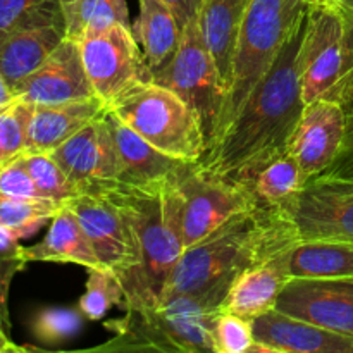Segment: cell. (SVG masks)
<instances>
[{
	"label": "cell",
	"instance_id": "obj_1",
	"mask_svg": "<svg viewBox=\"0 0 353 353\" xmlns=\"http://www.w3.org/2000/svg\"><path fill=\"white\" fill-rule=\"evenodd\" d=\"M303 28L305 21L233 123L195 162L200 169L243 185L265 164L288 154L290 138L303 110L299 76Z\"/></svg>",
	"mask_w": 353,
	"mask_h": 353
},
{
	"label": "cell",
	"instance_id": "obj_2",
	"mask_svg": "<svg viewBox=\"0 0 353 353\" xmlns=\"http://www.w3.org/2000/svg\"><path fill=\"white\" fill-rule=\"evenodd\" d=\"M299 240L285 210L257 207L185 248L162 300L193 295L223 305L228 290L247 268Z\"/></svg>",
	"mask_w": 353,
	"mask_h": 353
},
{
	"label": "cell",
	"instance_id": "obj_3",
	"mask_svg": "<svg viewBox=\"0 0 353 353\" xmlns=\"http://www.w3.org/2000/svg\"><path fill=\"white\" fill-rule=\"evenodd\" d=\"M176 179L162 188L138 190L119 185L107 193L126 212L138 247V265L121 278L126 295L124 309L159 305L185 250L179 233Z\"/></svg>",
	"mask_w": 353,
	"mask_h": 353
},
{
	"label": "cell",
	"instance_id": "obj_4",
	"mask_svg": "<svg viewBox=\"0 0 353 353\" xmlns=\"http://www.w3.org/2000/svg\"><path fill=\"white\" fill-rule=\"evenodd\" d=\"M221 307L210 300L179 295L147 309H124V316L107 321L112 340L102 352L216 353L214 324Z\"/></svg>",
	"mask_w": 353,
	"mask_h": 353
},
{
	"label": "cell",
	"instance_id": "obj_5",
	"mask_svg": "<svg viewBox=\"0 0 353 353\" xmlns=\"http://www.w3.org/2000/svg\"><path fill=\"white\" fill-rule=\"evenodd\" d=\"M305 14L307 6L302 0H250L238 34L230 85L210 145L233 123L252 92L271 71L285 45L305 21Z\"/></svg>",
	"mask_w": 353,
	"mask_h": 353
},
{
	"label": "cell",
	"instance_id": "obj_6",
	"mask_svg": "<svg viewBox=\"0 0 353 353\" xmlns=\"http://www.w3.org/2000/svg\"><path fill=\"white\" fill-rule=\"evenodd\" d=\"M134 133L171 157L199 162L207 137L195 110L172 90L148 81L128 90L109 105Z\"/></svg>",
	"mask_w": 353,
	"mask_h": 353
},
{
	"label": "cell",
	"instance_id": "obj_7",
	"mask_svg": "<svg viewBox=\"0 0 353 353\" xmlns=\"http://www.w3.org/2000/svg\"><path fill=\"white\" fill-rule=\"evenodd\" d=\"M178 219L183 247L205 240L241 214L257 209V202L240 183L200 169L193 162L176 179Z\"/></svg>",
	"mask_w": 353,
	"mask_h": 353
},
{
	"label": "cell",
	"instance_id": "obj_8",
	"mask_svg": "<svg viewBox=\"0 0 353 353\" xmlns=\"http://www.w3.org/2000/svg\"><path fill=\"white\" fill-rule=\"evenodd\" d=\"M152 81L178 93L195 110L209 147L219 123L224 88L216 62L200 31L199 14L185 24L181 43L174 57L161 69L152 71Z\"/></svg>",
	"mask_w": 353,
	"mask_h": 353
},
{
	"label": "cell",
	"instance_id": "obj_9",
	"mask_svg": "<svg viewBox=\"0 0 353 353\" xmlns=\"http://www.w3.org/2000/svg\"><path fill=\"white\" fill-rule=\"evenodd\" d=\"M78 43L93 92L107 107L128 90L152 81V69L131 28L117 24Z\"/></svg>",
	"mask_w": 353,
	"mask_h": 353
},
{
	"label": "cell",
	"instance_id": "obj_10",
	"mask_svg": "<svg viewBox=\"0 0 353 353\" xmlns=\"http://www.w3.org/2000/svg\"><path fill=\"white\" fill-rule=\"evenodd\" d=\"M345 62V17L341 10L307 7L299 54L303 105L327 99L340 79Z\"/></svg>",
	"mask_w": 353,
	"mask_h": 353
},
{
	"label": "cell",
	"instance_id": "obj_11",
	"mask_svg": "<svg viewBox=\"0 0 353 353\" xmlns=\"http://www.w3.org/2000/svg\"><path fill=\"white\" fill-rule=\"evenodd\" d=\"M283 210L299 240L353 241V181L309 179Z\"/></svg>",
	"mask_w": 353,
	"mask_h": 353
},
{
	"label": "cell",
	"instance_id": "obj_12",
	"mask_svg": "<svg viewBox=\"0 0 353 353\" xmlns=\"http://www.w3.org/2000/svg\"><path fill=\"white\" fill-rule=\"evenodd\" d=\"M65 205L74 212L103 268L124 278L138 265L133 228L123 207L107 193H78Z\"/></svg>",
	"mask_w": 353,
	"mask_h": 353
},
{
	"label": "cell",
	"instance_id": "obj_13",
	"mask_svg": "<svg viewBox=\"0 0 353 353\" xmlns=\"http://www.w3.org/2000/svg\"><path fill=\"white\" fill-rule=\"evenodd\" d=\"M50 155L78 193H109L119 186V162L107 110Z\"/></svg>",
	"mask_w": 353,
	"mask_h": 353
},
{
	"label": "cell",
	"instance_id": "obj_14",
	"mask_svg": "<svg viewBox=\"0 0 353 353\" xmlns=\"http://www.w3.org/2000/svg\"><path fill=\"white\" fill-rule=\"evenodd\" d=\"M68 38L61 0H50L17 24L0 41V72L10 88L37 71Z\"/></svg>",
	"mask_w": 353,
	"mask_h": 353
},
{
	"label": "cell",
	"instance_id": "obj_15",
	"mask_svg": "<svg viewBox=\"0 0 353 353\" xmlns=\"http://www.w3.org/2000/svg\"><path fill=\"white\" fill-rule=\"evenodd\" d=\"M274 309L353 338V278L290 279Z\"/></svg>",
	"mask_w": 353,
	"mask_h": 353
},
{
	"label": "cell",
	"instance_id": "obj_16",
	"mask_svg": "<svg viewBox=\"0 0 353 353\" xmlns=\"http://www.w3.org/2000/svg\"><path fill=\"white\" fill-rule=\"evenodd\" d=\"M347 116L341 103L319 99L303 105L290 138L288 152L302 169L305 179L323 174L341 150Z\"/></svg>",
	"mask_w": 353,
	"mask_h": 353
},
{
	"label": "cell",
	"instance_id": "obj_17",
	"mask_svg": "<svg viewBox=\"0 0 353 353\" xmlns=\"http://www.w3.org/2000/svg\"><path fill=\"white\" fill-rule=\"evenodd\" d=\"M30 105H59L97 97L85 71L79 43L65 38L50 57L14 90Z\"/></svg>",
	"mask_w": 353,
	"mask_h": 353
},
{
	"label": "cell",
	"instance_id": "obj_18",
	"mask_svg": "<svg viewBox=\"0 0 353 353\" xmlns=\"http://www.w3.org/2000/svg\"><path fill=\"white\" fill-rule=\"evenodd\" d=\"M117 162H119V185L138 190L162 188L172 179L179 178L193 162L179 161L152 147L147 140L134 133L107 109Z\"/></svg>",
	"mask_w": 353,
	"mask_h": 353
},
{
	"label": "cell",
	"instance_id": "obj_19",
	"mask_svg": "<svg viewBox=\"0 0 353 353\" xmlns=\"http://www.w3.org/2000/svg\"><path fill=\"white\" fill-rule=\"evenodd\" d=\"M254 353H353V338L272 309L252 321Z\"/></svg>",
	"mask_w": 353,
	"mask_h": 353
},
{
	"label": "cell",
	"instance_id": "obj_20",
	"mask_svg": "<svg viewBox=\"0 0 353 353\" xmlns=\"http://www.w3.org/2000/svg\"><path fill=\"white\" fill-rule=\"evenodd\" d=\"M292 247L293 243L245 269L228 290L221 310L254 321L274 309L283 288L290 281Z\"/></svg>",
	"mask_w": 353,
	"mask_h": 353
},
{
	"label": "cell",
	"instance_id": "obj_21",
	"mask_svg": "<svg viewBox=\"0 0 353 353\" xmlns=\"http://www.w3.org/2000/svg\"><path fill=\"white\" fill-rule=\"evenodd\" d=\"M105 110L107 103L99 97L59 105H33L24 154H50Z\"/></svg>",
	"mask_w": 353,
	"mask_h": 353
},
{
	"label": "cell",
	"instance_id": "obj_22",
	"mask_svg": "<svg viewBox=\"0 0 353 353\" xmlns=\"http://www.w3.org/2000/svg\"><path fill=\"white\" fill-rule=\"evenodd\" d=\"M250 0H203L199 24L207 48L219 71L226 97L233 68L234 48Z\"/></svg>",
	"mask_w": 353,
	"mask_h": 353
},
{
	"label": "cell",
	"instance_id": "obj_23",
	"mask_svg": "<svg viewBox=\"0 0 353 353\" xmlns=\"http://www.w3.org/2000/svg\"><path fill=\"white\" fill-rule=\"evenodd\" d=\"M24 257L28 262L76 264L85 269L103 268L74 212L65 203L50 221L43 240L24 247Z\"/></svg>",
	"mask_w": 353,
	"mask_h": 353
},
{
	"label": "cell",
	"instance_id": "obj_24",
	"mask_svg": "<svg viewBox=\"0 0 353 353\" xmlns=\"http://www.w3.org/2000/svg\"><path fill=\"white\" fill-rule=\"evenodd\" d=\"M138 3L140 12L131 24V31L148 68L155 71L174 57L185 26L164 0H138Z\"/></svg>",
	"mask_w": 353,
	"mask_h": 353
},
{
	"label": "cell",
	"instance_id": "obj_25",
	"mask_svg": "<svg viewBox=\"0 0 353 353\" xmlns=\"http://www.w3.org/2000/svg\"><path fill=\"white\" fill-rule=\"evenodd\" d=\"M353 278V241L296 240L290 250V279Z\"/></svg>",
	"mask_w": 353,
	"mask_h": 353
},
{
	"label": "cell",
	"instance_id": "obj_26",
	"mask_svg": "<svg viewBox=\"0 0 353 353\" xmlns=\"http://www.w3.org/2000/svg\"><path fill=\"white\" fill-rule=\"evenodd\" d=\"M307 179L295 159L288 154L274 159L243 183L259 207L285 209L305 186Z\"/></svg>",
	"mask_w": 353,
	"mask_h": 353
},
{
	"label": "cell",
	"instance_id": "obj_27",
	"mask_svg": "<svg viewBox=\"0 0 353 353\" xmlns=\"http://www.w3.org/2000/svg\"><path fill=\"white\" fill-rule=\"evenodd\" d=\"M68 37L79 41L109 28H131L126 0H85L74 9L64 12Z\"/></svg>",
	"mask_w": 353,
	"mask_h": 353
},
{
	"label": "cell",
	"instance_id": "obj_28",
	"mask_svg": "<svg viewBox=\"0 0 353 353\" xmlns=\"http://www.w3.org/2000/svg\"><path fill=\"white\" fill-rule=\"evenodd\" d=\"M64 203L43 196H12L0 193V226L17 231L21 236L50 223Z\"/></svg>",
	"mask_w": 353,
	"mask_h": 353
},
{
	"label": "cell",
	"instance_id": "obj_29",
	"mask_svg": "<svg viewBox=\"0 0 353 353\" xmlns=\"http://www.w3.org/2000/svg\"><path fill=\"white\" fill-rule=\"evenodd\" d=\"M86 271L88 278H86L85 293L78 300V309L81 310L86 321H100L114 307H124L126 295H124L123 283L112 269L95 268Z\"/></svg>",
	"mask_w": 353,
	"mask_h": 353
},
{
	"label": "cell",
	"instance_id": "obj_30",
	"mask_svg": "<svg viewBox=\"0 0 353 353\" xmlns=\"http://www.w3.org/2000/svg\"><path fill=\"white\" fill-rule=\"evenodd\" d=\"M86 317L78 307H45L33 316L31 333L47 347L71 341L85 327Z\"/></svg>",
	"mask_w": 353,
	"mask_h": 353
},
{
	"label": "cell",
	"instance_id": "obj_31",
	"mask_svg": "<svg viewBox=\"0 0 353 353\" xmlns=\"http://www.w3.org/2000/svg\"><path fill=\"white\" fill-rule=\"evenodd\" d=\"M17 162L26 169L40 195L45 199L65 203L78 195V190L50 154H23Z\"/></svg>",
	"mask_w": 353,
	"mask_h": 353
},
{
	"label": "cell",
	"instance_id": "obj_32",
	"mask_svg": "<svg viewBox=\"0 0 353 353\" xmlns=\"http://www.w3.org/2000/svg\"><path fill=\"white\" fill-rule=\"evenodd\" d=\"M31 110L33 105L23 100L0 110V169L16 162L26 152Z\"/></svg>",
	"mask_w": 353,
	"mask_h": 353
},
{
	"label": "cell",
	"instance_id": "obj_33",
	"mask_svg": "<svg viewBox=\"0 0 353 353\" xmlns=\"http://www.w3.org/2000/svg\"><path fill=\"white\" fill-rule=\"evenodd\" d=\"M21 234L17 231L0 226V323L10 330L9 319V292L12 279L28 264L24 257V247L19 243Z\"/></svg>",
	"mask_w": 353,
	"mask_h": 353
},
{
	"label": "cell",
	"instance_id": "obj_34",
	"mask_svg": "<svg viewBox=\"0 0 353 353\" xmlns=\"http://www.w3.org/2000/svg\"><path fill=\"white\" fill-rule=\"evenodd\" d=\"M255 336L252 321L221 310L214 324L216 353H254Z\"/></svg>",
	"mask_w": 353,
	"mask_h": 353
},
{
	"label": "cell",
	"instance_id": "obj_35",
	"mask_svg": "<svg viewBox=\"0 0 353 353\" xmlns=\"http://www.w3.org/2000/svg\"><path fill=\"white\" fill-rule=\"evenodd\" d=\"M347 116V130H345V140L336 161L317 178L330 179H348L353 181V100L341 103ZM314 179V178H312Z\"/></svg>",
	"mask_w": 353,
	"mask_h": 353
},
{
	"label": "cell",
	"instance_id": "obj_36",
	"mask_svg": "<svg viewBox=\"0 0 353 353\" xmlns=\"http://www.w3.org/2000/svg\"><path fill=\"white\" fill-rule=\"evenodd\" d=\"M343 12V10H341ZM345 17V62L343 71L327 100L345 103L353 100V12H343Z\"/></svg>",
	"mask_w": 353,
	"mask_h": 353
},
{
	"label": "cell",
	"instance_id": "obj_37",
	"mask_svg": "<svg viewBox=\"0 0 353 353\" xmlns=\"http://www.w3.org/2000/svg\"><path fill=\"white\" fill-rule=\"evenodd\" d=\"M0 193L12 196H41L31 176L17 161L0 169Z\"/></svg>",
	"mask_w": 353,
	"mask_h": 353
},
{
	"label": "cell",
	"instance_id": "obj_38",
	"mask_svg": "<svg viewBox=\"0 0 353 353\" xmlns=\"http://www.w3.org/2000/svg\"><path fill=\"white\" fill-rule=\"evenodd\" d=\"M47 2L50 0H0V41Z\"/></svg>",
	"mask_w": 353,
	"mask_h": 353
},
{
	"label": "cell",
	"instance_id": "obj_39",
	"mask_svg": "<svg viewBox=\"0 0 353 353\" xmlns=\"http://www.w3.org/2000/svg\"><path fill=\"white\" fill-rule=\"evenodd\" d=\"M164 2L174 10L179 23L185 26L190 19H193L200 12V7H202L203 0H164Z\"/></svg>",
	"mask_w": 353,
	"mask_h": 353
},
{
	"label": "cell",
	"instance_id": "obj_40",
	"mask_svg": "<svg viewBox=\"0 0 353 353\" xmlns=\"http://www.w3.org/2000/svg\"><path fill=\"white\" fill-rule=\"evenodd\" d=\"M17 100L16 93H14V90L10 88L9 83L6 81V78H3V74L0 72V110H3L6 107H9L10 103H14Z\"/></svg>",
	"mask_w": 353,
	"mask_h": 353
},
{
	"label": "cell",
	"instance_id": "obj_41",
	"mask_svg": "<svg viewBox=\"0 0 353 353\" xmlns=\"http://www.w3.org/2000/svg\"><path fill=\"white\" fill-rule=\"evenodd\" d=\"M23 347H17L12 340H10L9 330L0 323V353H9V352H23Z\"/></svg>",
	"mask_w": 353,
	"mask_h": 353
},
{
	"label": "cell",
	"instance_id": "obj_42",
	"mask_svg": "<svg viewBox=\"0 0 353 353\" xmlns=\"http://www.w3.org/2000/svg\"><path fill=\"white\" fill-rule=\"evenodd\" d=\"M307 7H316V9H331L343 10V0H302Z\"/></svg>",
	"mask_w": 353,
	"mask_h": 353
},
{
	"label": "cell",
	"instance_id": "obj_43",
	"mask_svg": "<svg viewBox=\"0 0 353 353\" xmlns=\"http://www.w3.org/2000/svg\"><path fill=\"white\" fill-rule=\"evenodd\" d=\"M81 2H85V0H61L62 10H64V12H68V10L74 9V7L79 6Z\"/></svg>",
	"mask_w": 353,
	"mask_h": 353
},
{
	"label": "cell",
	"instance_id": "obj_44",
	"mask_svg": "<svg viewBox=\"0 0 353 353\" xmlns=\"http://www.w3.org/2000/svg\"><path fill=\"white\" fill-rule=\"evenodd\" d=\"M343 12H353V0H343Z\"/></svg>",
	"mask_w": 353,
	"mask_h": 353
}]
</instances>
